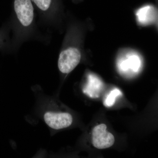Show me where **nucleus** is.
<instances>
[{"label": "nucleus", "instance_id": "1", "mask_svg": "<svg viewBox=\"0 0 158 158\" xmlns=\"http://www.w3.org/2000/svg\"><path fill=\"white\" fill-rule=\"evenodd\" d=\"M81 59V52L78 49L70 48L62 51L58 61L59 70L63 73H69L78 65Z\"/></svg>", "mask_w": 158, "mask_h": 158}, {"label": "nucleus", "instance_id": "2", "mask_svg": "<svg viewBox=\"0 0 158 158\" xmlns=\"http://www.w3.org/2000/svg\"><path fill=\"white\" fill-rule=\"evenodd\" d=\"M106 124L98 125L94 128L92 131V141L94 146L98 149L109 148L113 146L115 138L112 133L107 131Z\"/></svg>", "mask_w": 158, "mask_h": 158}, {"label": "nucleus", "instance_id": "3", "mask_svg": "<svg viewBox=\"0 0 158 158\" xmlns=\"http://www.w3.org/2000/svg\"><path fill=\"white\" fill-rule=\"evenodd\" d=\"M14 9L22 24L26 27L30 25L34 18V9L31 0H15Z\"/></svg>", "mask_w": 158, "mask_h": 158}, {"label": "nucleus", "instance_id": "4", "mask_svg": "<svg viewBox=\"0 0 158 158\" xmlns=\"http://www.w3.org/2000/svg\"><path fill=\"white\" fill-rule=\"evenodd\" d=\"M44 117L46 124L55 130L68 127L73 122L72 116L67 113L47 112Z\"/></svg>", "mask_w": 158, "mask_h": 158}, {"label": "nucleus", "instance_id": "5", "mask_svg": "<svg viewBox=\"0 0 158 158\" xmlns=\"http://www.w3.org/2000/svg\"><path fill=\"white\" fill-rule=\"evenodd\" d=\"M104 88V84L101 79L94 74H89L83 92L91 98H96L100 96Z\"/></svg>", "mask_w": 158, "mask_h": 158}, {"label": "nucleus", "instance_id": "6", "mask_svg": "<svg viewBox=\"0 0 158 158\" xmlns=\"http://www.w3.org/2000/svg\"><path fill=\"white\" fill-rule=\"evenodd\" d=\"M141 65L140 58L135 54H131L126 57L125 59L121 60L118 63L119 70L124 73L128 72H138Z\"/></svg>", "mask_w": 158, "mask_h": 158}, {"label": "nucleus", "instance_id": "7", "mask_svg": "<svg viewBox=\"0 0 158 158\" xmlns=\"http://www.w3.org/2000/svg\"><path fill=\"white\" fill-rule=\"evenodd\" d=\"M136 15L139 23L141 24L147 25L154 21L156 12L152 6H146L139 9Z\"/></svg>", "mask_w": 158, "mask_h": 158}, {"label": "nucleus", "instance_id": "8", "mask_svg": "<svg viewBox=\"0 0 158 158\" xmlns=\"http://www.w3.org/2000/svg\"><path fill=\"white\" fill-rule=\"evenodd\" d=\"M122 94V92L118 88H115L112 91H110L108 94L104 102V105L107 107H110L113 106L116 102V98L120 96Z\"/></svg>", "mask_w": 158, "mask_h": 158}, {"label": "nucleus", "instance_id": "9", "mask_svg": "<svg viewBox=\"0 0 158 158\" xmlns=\"http://www.w3.org/2000/svg\"><path fill=\"white\" fill-rule=\"evenodd\" d=\"M36 6L43 11H46L49 8L51 0H33Z\"/></svg>", "mask_w": 158, "mask_h": 158}]
</instances>
